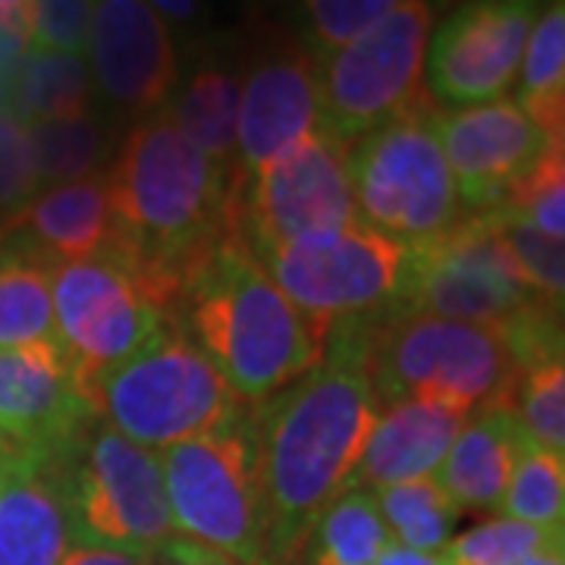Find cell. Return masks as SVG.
Returning a JSON list of instances; mask_svg holds the SVG:
<instances>
[{"label":"cell","mask_w":565,"mask_h":565,"mask_svg":"<svg viewBox=\"0 0 565 565\" xmlns=\"http://www.w3.org/2000/svg\"><path fill=\"white\" fill-rule=\"evenodd\" d=\"M381 412L362 362L333 345L311 374L252 412L267 534L264 565H296L327 505L345 493Z\"/></svg>","instance_id":"cell-1"},{"label":"cell","mask_w":565,"mask_h":565,"mask_svg":"<svg viewBox=\"0 0 565 565\" xmlns=\"http://www.w3.org/2000/svg\"><path fill=\"white\" fill-rule=\"evenodd\" d=\"M104 177L120 233L114 252L136 267L173 323L189 274L236 230L233 173L202 154L170 117L151 114L117 145Z\"/></svg>","instance_id":"cell-2"},{"label":"cell","mask_w":565,"mask_h":565,"mask_svg":"<svg viewBox=\"0 0 565 565\" xmlns=\"http://www.w3.org/2000/svg\"><path fill=\"white\" fill-rule=\"evenodd\" d=\"M173 327L202 349L243 405H262L302 381L327 355L330 333L264 274L236 230L182 286Z\"/></svg>","instance_id":"cell-3"},{"label":"cell","mask_w":565,"mask_h":565,"mask_svg":"<svg viewBox=\"0 0 565 565\" xmlns=\"http://www.w3.org/2000/svg\"><path fill=\"white\" fill-rule=\"evenodd\" d=\"M327 345L362 362L381 405L437 399L475 412L512 403L519 371L500 327L415 315L399 305L367 321L340 323Z\"/></svg>","instance_id":"cell-4"},{"label":"cell","mask_w":565,"mask_h":565,"mask_svg":"<svg viewBox=\"0 0 565 565\" xmlns=\"http://www.w3.org/2000/svg\"><path fill=\"white\" fill-rule=\"evenodd\" d=\"M98 422L148 452L221 430L243 405L221 371L180 327L167 323L132 359L98 377L92 390Z\"/></svg>","instance_id":"cell-5"},{"label":"cell","mask_w":565,"mask_h":565,"mask_svg":"<svg viewBox=\"0 0 565 565\" xmlns=\"http://www.w3.org/2000/svg\"><path fill=\"white\" fill-rule=\"evenodd\" d=\"M158 462L177 537L236 565H264L258 444L248 408L221 430L167 446Z\"/></svg>","instance_id":"cell-6"},{"label":"cell","mask_w":565,"mask_h":565,"mask_svg":"<svg viewBox=\"0 0 565 565\" xmlns=\"http://www.w3.org/2000/svg\"><path fill=\"white\" fill-rule=\"evenodd\" d=\"M434 117V102L405 110L352 141L349 151L352 192L362 223L408 248L444 236L462 217Z\"/></svg>","instance_id":"cell-7"},{"label":"cell","mask_w":565,"mask_h":565,"mask_svg":"<svg viewBox=\"0 0 565 565\" xmlns=\"http://www.w3.org/2000/svg\"><path fill=\"white\" fill-rule=\"evenodd\" d=\"M66 522L76 546L158 563L177 541L158 452L95 424L63 462Z\"/></svg>","instance_id":"cell-8"},{"label":"cell","mask_w":565,"mask_h":565,"mask_svg":"<svg viewBox=\"0 0 565 565\" xmlns=\"http://www.w3.org/2000/svg\"><path fill=\"white\" fill-rule=\"evenodd\" d=\"M430 32L434 7L403 0L362 39L315 63L323 126L352 145L393 117L430 102L424 88Z\"/></svg>","instance_id":"cell-9"},{"label":"cell","mask_w":565,"mask_h":565,"mask_svg":"<svg viewBox=\"0 0 565 565\" xmlns=\"http://www.w3.org/2000/svg\"><path fill=\"white\" fill-rule=\"evenodd\" d=\"M252 258L289 302L330 333L399 302L408 245L355 223L340 233L270 245Z\"/></svg>","instance_id":"cell-10"},{"label":"cell","mask_w":565,"mask_h":565,"mask_svg":"<svg viewBox=\"0 0 565 565\" xmlns=\"http://www.w3.org/2000/svg\"><path fill=\"white\" fill-rule=\"evenodd\" d=\"M352 145L318 126L252 180L233 182V226L248 252L362 223L349 173Z\"/></svg>","instance_id":"cell-11"},{"label":"cell","mask_w":565,"mask_h":565,"mask_svg":"<svg viewBox=\"0 0 565 565\" xmlns=\"http://www.w3.org/2000/svg\"><path fill=\"white\" fill-rule=\"evenodd\" d=\"M541 296L519 274L487 214H462L430 243L412 245L399 308L444 321L512 323Z\"/></svg>","instance_id":"cell-12"},{"label":"cell","mask_w":565,"mask_h":565,"mask_svg":"<svg viewBox=\"0 0 565 565\" xmlns=\"http://www.w3.org/2000/svg\"><path fill=\"white\" fill-rule=\"evenodd\" d=\"M51 286L57 345L88 396L102 374L132 359L170 323L136 267L117 252L54 267Z\"/></svg>","instance_id":"cell-13"},{"label":"cell","mask_w":565,"mask_h":565,"mask_svg":"<svg viewBox=\"0 0 565 565\" xmlns=\"http://www.w3.org/2000/svg\"><path fill=\"white\" fill-rule=\"evenodd\" d=\"M537 22L531 0H481L452 10L427 39L424 88L446 107L500 102L519 76Z\"/></svg>","instance_id":"cell-14"},{"label":"cell","mask_w":565,"mask_h":565,"mask_svg":"<svg viewBox=\"0 0 565 565\" xmlns=\"http://www.w3.org/2000/svg\"><path fill=\"white\" fill-rule=\"evenodd\" d=\"M98 424L88 390L57 343L0 349V444L20 459L63 462Z\"/></svg>","instance_id":"cell-15"},{"label":"cell","mask_w":565,"mask_h":565,"mask_svg":"<svg viewBox=\"0 0 565 565\" xmlns=\"http://www.w3.org/2000/svg\"><path fill=\"white\" fill-rule=\"evenodd\" d=\"M434 122L462 214L497 211L553 145L519 104L505 98L462 110H437Z\"/></svg>","instance_id":"cell-16"},{"label":"cell","mask_w":565,"mask_h":565,"mask_svg":"<svg viewBox=\"0 0 565 565\" xmlns=\"http://www.w3.org/2000/svg\"><path fill=\"white\" fill-rule=\"evenodd\" d=\"M88 73L95 92L136 114H154L170 102L180 61L170 29L139 0L95 3L88 29Z\"/></svg>","instance_id":"cell-17"},{"label":"cell","mask_w":565,"mask_h":565,"mask_svg":"<svg viewBox=\"0 0 565 565\" xmlns=\"http://www.w3.org/2000/svg\"><path fill=\"white\" fill-rule=\"evenodd\" d=\"M318 126L321 102L311 54L302 44H280L267 51L239 82L233 182L252 180Z\"/></svg>","instance_id":"cell-18"},{"label":"cell","mask_w":565,"mask_h":565,"mask_svg":"<svg viewBox=\"0 0 565 565\" xmlns=\"http://www.w3.org/2000/svg\"><path fill=\"white\" fill-rule=\"evenodd\" d=\"M120 243L107 177L41 189L17 214L0 221V255H20L44 267L88 262Z\"/></svg>","instance_id":"cell-19"},{"label":"cell","mask_w":565,"mask_h":565,"mask_svg":"<svg viewBox=\"0 0 565 565\" xmlns=\"http://www.w3.org/2000/svg\"><path fill=\"white\" fill-rule=\"evenodd\" d=\"M468 415L471 412L437 399L386 405L371 430L362 459L345 481V490H381L434 478Z\"/></svg>","instance_id":"cell-20"},{"label":"cell","mask_w":565,"mask_h":565,"mask_svg":"<svg viewBox=\"0 0 565 565\" xmlns=\"http://www.w3.org/2000/svg\"><path fill=\"white\" fill-rule=\"evenodd\" d=\"M63 462L20 459L0 487V565H57L70 550Z\"/></svg>","instance_id":"cell-21"},{"label":"cell","mask_w":565,"mask_h":565,"mask_svg":"<svg viewBox=\"0 0 565 565\" xmlns=\"http://www.w3.org/2000/svg\"><path fill=\"white\" fill-rule=\"evenodd\" d=\"M522 437L512 403L481 405L468 415L434 481L459 512H500Z\"/></svg>","instance_id":"cell-22"},{"label":"cell","mask_w":565,"mask_h":565,"mask_svg":"<svg viewBox=\"0 0 565 565\" xmlns=\"http://www.w3.org/2000/svg\"><path fill=\"white\" fill-rule=\"evenodd\" d=\"M3 107L22 122L85 117L95 107V82L82 57L32 47L7 76Z\"/></svg>","instance_id":"cell-23"},{"label":"cell","mask_w":565,"mask_h":565,"mask_svg":"<svg viewBox=\"0 0 565 565\" xmlns=\"http://www.w3.org/2000/svg\"><path fill=\"white\" fill-rule=\"evenodd\" d=\"M170 120L202 154L233 173L236 163V120H239V79L221 63H202L182 82L173 98Z\"/></svg>","instance_id":"cell-24"},{"label":"cell","mask_w":565,"mask_h":565,"mask_svg":"<svg viewBox=\"0 0 565 565\" xmlns=\"http://www.w3.org/2000/svg\"><path fill=\"white\" fill-rule=\"evenodd\" d=\"M519 98L527 120L550 141H565V7L550 3L534 22L522 57Z\"/></svg>","instance_id":"cell-25"},{"label":"cell","mask_w":565,"mask_h":565,"mask_svg":"<svg viewBox=\"0 0 565 565\" xmlns=\"http://www.w3.org/2000/svg\"><path fill=\"white\" fill-rule=\"evenodd\" d=\"M25 126H29V145H32L41 189L102 177L117 154L114 132L95 110L73 120L25 122Z\"/></svg>","instance_id":"cell-26"},{"label":"cell","mask_w":565,"mask_h":565,"mask_svg":"<svg viewBox=\"0 0 565 565\" xmlns=\"http://www.w3.org/2000/svg\"><path fill=\"white\" fill-rule=\"evenodd\" d=\"M393 546L374 490H345L327 505L305 544L302 565H371Z\"/></svg>","instance_id":"cell-27"},{"label":"cell","mask_w":565,"mask_h":565,"mask_svg":"<svg viewBox=\"0 0 565 565\" xmlns=\"http://www.w3.org/2000/svg\"><path fill=\"white\" fill-rule=\"evenodd\" d=\"M374 500L393 544L412 553H440L462 519L434 478L381 487Z\"/></svg>","instance_id":"cell-28"},{"label":"cell","mask_w":565,"mask_h":565,"mask_svg":"<svg viewBox=\"0 0 565 565\" xmlns=\"http://www.w3.org/2000/svg\"><path fill=\"white\" fill-rule=\"evenodd\" d=\"M57 343L51 267L0 255V349Z\"/></svg>","instance_id":"cell-29"},{"label":"cell","mask_w":565,"mask_h":565,"mask_svg":"<svg viewBox=\"0 0 565 565\" xmlns=\"http://www.w3.org/2000/svg\"><path fill=\"white\" fill-rule=\"evenodd\" d=\"M500 512L522 525L563 531L565 525V462L563 456L544 452L527 437L519 440L512 478L505 487Z\"/></svg>","instance_id":"cell-30"},{"label":"cell","mask_w":565,"mask_h":565,"mask_svg":"<svg viewBox=\"0 0 565 565\" xmlns=\"http://www.w3.org/2000/svg\"><path fill=\"white\" fill-rule=\"evenodd\" d=\"M563 531L522 525L512 519H487L468 527L440 550L446 565H515L553 546H565Z\"/></svg>","instance_id":"cell-31"},{"label":"cell","mask_w":565,"mask_h":565,"mask_svg":"<svg viewBox=\"0 0 565 565\" xmlns=\"http://www.w3.org/2000/svg\"><path fill=\"white\" fill-rule=\"evenodd\" d=\"M487 217L493 223L500 243L505 245L509 258L515 262L519 274L525 282L544 299V302L563 308L565 296V255L563 239H553L541 233L537 226H531L522 217L509 214L503 207L487 211Z\"/></svg>","instance_id":"cell-32"},{"label":"cell","mask_w":565,"mask_h":565,"mask_svg":"<svg viewBox=\"0 0 565 565\" xmlns=\"http://www.w3.org/2000/svg\"><path fill=\"white\" fill-rule=\"evenodd\" d=\"M512 412L525 437L544 452H565V367L546 362L519 374L512 393Z\"/></svg>","instance_id":"cell-33"},{"label":"cell","mask_w":565,"mask_h":565,"mask_svg":"<svg viewBox=\"0 0 565 565\" xmlns=\"http://www.w3.org/2000/svg\"><path fill=\"white\" fill-rule=\"evenodd\" d=\"M396 0H311L302 3L305 41L302 47L311 61H327L330 54L349 47L364 32H371Z\"/></svg>","instance_id":"cell-34"},{"label":"cell","mask_w":565,"mask_h":565,"mask_svg":"<svg viewBox=\"0 0 565 565\" xmlns=\"http://www.w3.org/2000/svg\"><path fill=\"white\" fill-rule=\"evenodd\" d=\"M565 141H553L541 154V161L527 170L522 180L515 182V189L505 195L500 204L503 211L522 217L531 226H537L541 233L563 239L565 236V161H563Z\"/></svg>","instance_id":"cell-35"},{"label":"cell","mask_w":565,"mask_h":565,"mask_svg":"<svg viewBox=\"0 0 565 565\" xmlns=\"http://www.w3.org/2000/svg\"><path fill=\"white\" fill-rule=\"evenodd\" d=\"M41 192L39 170L29 145V126L0 107V221L17 214Z\"/></svg>","instance_id":"cell-36"},{"label":"cell","mask_w":565,"mask_h":565,"mask_svg":"<svg viewBox=\"0 0 565 565\" xmlns=\"http://www.w3.org/2000/svg\"><path fill=\"white\" fill-rule=\"evenodd\" d=\"M95 3L85 0H29L32 47L79 57L88 44Z\"/></svg>","instance_id":"cell-37"},{"label":"cell","mask_w":565,"mask_h":565,"mask_svg":"<svg viewBox=\"0 0 565 565\" xmlns=\"http://www.w3.org/2000/svg\"><path fill=\"white\" fill-rule=\"evenodd\" d=\"M29 51H32L29 0H0V70H3V76H10Z\"/></svg>","instance_id":"cell-38"},{"label":"cell","mask_w":565,"mask_h":565,"mask_svg":"<svg viewBox=\"0 0 565 565\" xmlns=\"http://www.w3.org/2000/svg\"><path fill=\"white\" fill-rule=\"evenodd\" d=\"M158 559H163V565H236L230 563V559H223L221 553H211V550L189 544L182 537H177L173 544L167 546Z\"/></svg>","instance_id":"cell-39"},{"label":"cell","mask_w":565,"mask_h":565,"mask_svg":"<svg viewBox=\"0 0 565 565\" xmlns=\"http://www.w3.org/2000/svg\"><path fill=\"white\" fill-rule=\"evenodd\" d=\"M57 565H154L151 559L110 553V550H92V546H70Z\"/></svg>","instance_id":"cell-40"},{"label":"cell","mask_w":565,"mask_h":565,"mask_svg":"<svg viewBox=\"0 0 565 565\" xmlns=\"http://www.w3.org/2000/svg\"><path fill=\"white\" fill-rule=\"evenodd\" d=\"M371 565H446L440 553H412V550H403V546H390L381 559H374Z\"/></svg>","instance_id":"cell-41"},{"label":"cell","mask_w":565,"mask_h":565,"mask_svg":"<svg viewBox=\"0 0 565 565\" xmlns=\"http://www.w3.org/2000/svg\"><path fill=\"white\" fill-rule=\"evenodd\" d=\"M151 10L158 13V17H170V20H192V17H199V3H167V0H161V3H151Z\"/></svg>","instance_id":"cell-42"},{"label":"cell","mask_w":565,"mask_h":565,"mask_svg":"<svg viewBox=\"0 0 565 565\" xmlns=\"http://www.w3.org/2000/svg\"><path fill=\"white\" fill-rule=\"evenodd\" d=\"M515 565H565V546H553V550H544L537 556H527L522 563Z\"/></svg>","instance_id":"cell-43"},{"label":"cell","mask_w":565,"mask_h":565,"mask_svg":"<svg viewBox=\"0 0 565 565\" xmlns=\"http://www.w3.org/2000/svg\"><path fill=\"white\" fill-rule=\"evenodd\" d=\"M17 462H20V456L0 444V487L7 484V478H10V471L17 468Z\"/></svg>","instance_id":"cell-44"},{"label":"cell","mask_w":565,"mask_h":565,"mask_svg":"<svg viewBox=\"0 0 565 565\" xmlns=\"http://www.w3.org/2000/svg\"><path fill=\"white\" fill-rule=\"evenodd\" d=\"M7 102V76H3V70H0V107Z\"/></svg>","instance_id":"cell-45"}]
</instances>
